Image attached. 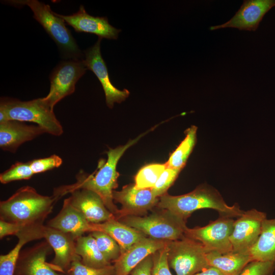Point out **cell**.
<instances>
[{"instance_id": "31", "label": "cell", "mask_w": 275, "mask_h": 275, "mask_svg": "<svg viewBox=\"0 0 275 275\" xmlns=\"http://www.w3.org/2000/svg\"><path fill=\"white\" fill-rule=\"evenodd\" d=\"M181 171L167 167L151 188L154 195L159 198L167 193V190L173 185Z\"/></svg>"}, {"instance_id": "17", "label": "cell", "mask_w": 275, "mask_h": 275, "mask_svg": "<svg viewBox=\"0 0 275 275\" xmlns=\"http://www.w3.org/2000/svg\"><path fill=\"white\" fill-rule=\"evenodd\" d=\"M56 14L77 32L94 34L101 38L117 39L121 32V30L111 25L106 17H94L89 15L82 5L80 6L76 13L72 15Z\"/></svg>"}, {"instance_id": "25", "label": "cell", "mask_w": 275, "mask_h": 275, "mask_svg": "<svg viewBox=\"0 0 275 275\" xmlns=\"http://www.w3.org/2000/svg\"><path fill=\"white\" fill-rule=\"evenodd\" d=\"M197 127L191 126L185 131V136L170 155L166 163L167 167L182 170L191 154L197 141Z\"/></svg>"}, {"instance_id": "9", "label": "cell", "mask_w": 275, "mask_h": 275, "mask_svg": "<svg viewBox=\"0 0 275 275\" xmlns=\"http://www.w3.org/2000/svg\"><path fill=\"white\" fill-rule=\"evenodd\" d=\"M87 70L83 59H68L61 62L50 76V90L43 97L53 109L54 105L75 91L77 81Z\"/></svg>"}, {"instance_id": "2", "label": "cell", "mask_w": 275, "mask_h": 275, "mask_svg": "<svg viewBox=\"0 0 275 275\" xmlns=\"http://www.w3.org/2000/svg\"><path fill=\"white\" fill-rule=\"evenodd\" d=\"M57 200L53 195L39 194L32 186L21 187L8 199L1 201V219L22 226L43 225Z\"/></svg>"}, {"instance_id": "20", "label": "cell", "mask_w": 275, "mask_h": 275, "mask_svg": "<svg viewBox=\"0 0 275 275\" xmlns=\"http://www.w3.org/2000/svg\"><path fill=\"white\" fill-rule=\"evenodd\" d=\"M46 226L69 234L75 239L86 232L95 231L93 224L71 204L68 198L64 200L59 213L48 221Z\"/></svg>"}, {"instance_id": "13", "label": "cell", "mask_w": 275, "mask_h": 275, "mask_svg": "<svg viewBox=\"0 0 275 275\" xmlns=\"http://www.w3.org/2000/svg\"><path fill=\"white\" fill-rule=\"evenodd\" d=\"M275 7V0H244L235 15L222 24L211 26L210 31L225 28L255 31L264 15Z\"/></svg>"}, {"instance_id": "11", "label": "cell", "mask_w": 275, "mask_h": 275, "mask_svg": "<svg viewBox=\"0 0 275 275\" xmlns=\"http://www.w3.org/2000/svg\"><path fill=\"white\" fill-rule=\"evenodd\" d=\"M113 198L122 206L117 220L127 216L143 215L157 206L159 199L151 188H138L134 184L126 185L120 191L114 190Z\"/></svg>"}, {"instance_id": "36", "label": "cell", "mask_w": 275, "mask_h": 275, "mask_svg": "<svg viewBox=\"0 0 275 275\" xmlns=\"http://www.w3.org/2000/svg\"><path fill=\"white\" fill-rule=\"evenodd\" d=\"M22 225L7 222L0 219V238L2 239L9 235H16Z\"/></svg>"}, {"instance_id": "32", "label": "cell", "mask_w": 275, "mask_h": 275, "mask_svg": "<svg viewBox=\"0 0 275 275\" xmlns=\"http://www.w3.org/2000/svg\"><path fill=\"white\" fill-rule=\"evenodd\" d=\"M274 269V262L253 260L237 275H272Z\"/></svg>"}, {"instance_id": "23", "label": "cell", "mask_w": 275, "mask_h": 275, "mask_svg": "<svg viewBox=\"0 0 275 275\" xmlns=\"http://www.w3.org/2000/svg\"><path fill=\"white\" fill-rule=\"evenodd\" d=\"M253 260L275 262V218H266L261 234L249 251Z\"/></svg>"}, {"instance_id": "8", "label": "cell", "mask_w": 275, "mask_h": 275, "mask_svg": "<svg viewBox=\"0 0 275 275\" xmlns=\"http://www.w3.org/2000/svg\"><path fill=\"white\" fill-rule=\"evenodd\" d=\"M234 222L232 217L220 215L205 226L187 228L185 236L201 242L208 252H230L233 251V248L230 237Z\"/></svg>"}, {"instance_id": "1", "label": "cell", "mask_w": 275, "mask_h": 275, "mask_svg": "<svg viewBox=\"0 0 275 275\" xmlns=\"http://www.w3.org/2000/svg\"><path fill=\"white\" fill-rule=\"evenodd\" d=\"M141 136L142 135L129 141L125 145L109 149L107 152V160L103 164H99L98 170L95 175H88L81 170L76 176L75 183L56 188L53 195L59 200L75 189H86L93 191L100 197L107 208L116 218L119 209L114 203L113 192L118 187L119 174L117 171V165L125 151L135 144Z\"/></svg>"}, {"instance_id": "35", "label": "cell", "mask_w": 275, "mask_h": 275, "mask_svg": "<svg viewBox=\"0 0 275 275\" xmlns=\"http://www.w3.org/2000/svg\"><path fill=\"white\" fill-rule=\"evenodd\" d=\"M153 267L152 254L139 263L130 272L131 275H152Z\"/></svg>"}, {"instance_id": "26", "label": "cell", "mask_w": 275, "mask_h": 275, "mask_svg": "<svg viewBox=\"0 0 275 275\" xmlns=\"http://www.w3.org/2000/svg\"><path fill=\"white\" fill-rule=\"evenodd\" d=\"M17 238L18 241L15 247L7 254L0 256V275H14L22 247L33 240L31 237L26 234L20 235Z\"/></svg>"}, {"instance_id": "16", "label": "cell", "mask_w": 275, "mask_h": 275, "mask_svg": "<svg viewBox=\"0 0 275 275\" xmlns=\"http://www.w3.org/2000/svg\"><path fill=\"white\" fill-rule=\"evenodd\" d=\"M71 204L91 224H100L116 219L105 205L100 197L93 191L77 189L70 193Z\"/></svg>"}, {"instance_id": "18", "label": "cell", "mask_w": 275, "mask_h": 275, "mask_svg": "<svg viewBox=\"0 0 275 275\" xmlns=\"http://www.w3.org/2000/svg\"><path fill=\"white\" fill-rule=\"evenodd\" d=\"M169 241L146 237L121 254L114 263V275H129L147 257L166 246Z\"/></svg>"}, {"instance_id": "27", "label": "cell", "mask_w": 275, "mask_h": 275, "mask_svg": "<svg viewBox=\"0 0 275 275\" xmlns=\"http://www.w3.org/2000/svg\"><path fill=\"white\" fill-rule=\"evenodd\" d=\"M166 163H152L142 168L135 176V186L138 188H151L164 169Z\"/></svg>"}, {"instance_id": "37", "label": "cell", "mask_w": 275, "mask_h": 275, "mask_svg": "<svg viewBox=\"0 0 275 275\" xmlns=\"http://www.w3.org/2000/svg\"><path fill=\"white\" fill-rule=\"evenodd\" d=\"M195 275H225L215 267L210 266Z\"/></svg>"}, {"instance_id": "3", "label": "cell", "mask_w": 275, "mask_h": 275, "mask_svg": "<svg viewBox=\"0 0 275 275\" xmlns=\"http://www.w3.org/2000/svg\"><path fill=\"white\" fill-rule=\"evenodd\" d=\"M159 209H167L186 221L194 211L209 208L216 210L220 215L239 217L244 212L237 204L228 205L219 192L208 184L198 186L192 191L179 196L168 193L159 198L157 205Z\"/></svg>"}, {"instance_id": "30", "label": "cell", "mask_w": 275, "mask_h": 275, "mask_svg": "<svg viewBox=\"0 0 275 275\" xmlns=\"http://www.w3.org/2000/svg\"><path fill=\"white\" fill-rule=\"evenodd\" d=\"M114 265L100 268H93L84 264L80 257L72 262L66 275H114Z\"/></svg>"}, {"instance_id": "22", "label": "cell", "mask_w": 275, "mask_h": 275, "mask_svg": "<svg viewBox=\"0 0 275 275\" xmlns=\"http://www.w3.org/2000/svg\"><path fill=\"white\" fill-rule=\"evenodd\" d=\"M206 258L209 266L215 267L225 275H237L253 261L249 253L234 251L224 254L209 252L206 254Z\"/></svg>"}, {"instance_id": "6", "label": "cell", "mask_w": 275, "mask_h": 275, "mask_svg": "<svg viewBox=\"0 0 275 275\" xmlns=\"http://www.w3.org/2000/svg\"><path fill=\"white\" fill-rule=\"evenodd\" d=\"M160 209L148 215L127 216L118 221L154 239L173 241L184 237L186 220L168 210Z\"/></svg>"}, {"instance_id": "7", "label": "cell", "mask_w": 275, "mask_h": 275, "mask_svg": "<svg viewBox=\"0 0 275 275\" xmlns=\"http://www.w3.org/2000/svg\"><path fill=\"white\" fill-rule=\"evenodd\" d=\"M169 266L176 275H195L210 267L203 245L196 240L184 237L169 241L168 244Z\"/></svg>"}, {"instance_id": "29", "label": "cell", "mask_w": 275, "mask_h": 275, "mask_svg": "<svg viewBox=\"0 0 275 275\" xmlns=\"http://www.w3.org/2000/svg\"><path fill=\"white\" fill-rule=\"evenodd\" d=\"M34 175L29 161L26 162L17 161L0 175V182L3 184L21 180H28Z\"/></svg>"}, {"instance_id": "33", "label": "cell", "mask_w": 275, "mask_h": 275, "mask_svg": "<svg viewBox=\"0 0 275 275\" xmlns=\"http://www.w3.org/2000/svg\"><path fill=\"white\" fill-rule=\"evenodd\" d=\"M168 251L167 244L152 254V275H172L169 269Z\"/></svg>"}, {"instance_id": "4", "label": "cell", "mask_w": 275, "mask_h": 275, "mask_svg": "<svg viewBox=\"0 0 275 275\" xmlns=\"http://www.w3.org/2000/svg\"><path fill=\"white\" fill-rule=\"evenodd\" d=\"M8 120L30 122L42 128L46 133L60 136L63 128L53 109L43 98L29 101L2 97L0 102V123Z\"/></svg>"}, {"instance_id": "14", "label": "cell", "mask_w": 275, "mask_h": 275, "mask_svg": "<svg viewBox=\"0 0 275 275\" xmlns=\"http://www.w3.org/2000/svg\"><path fill=\"white\" fill-rule=\"evenodd\" d=\"M52 250L45 240L20 252L14 275H64L46 261Z\"/></svg>"}, {"instance_id": "10", "label": "cell", "mask_w": 275, "mask_h": 275, "mask_svg": "<svg viewBox=\"0 0 275 275\" xmlns=\"http://www.w3.org/2000/svg\"><path fill=\"white\" fill-rule=\"evenodd\" d=\"M266 218L265 212L255 209L244 211L235 221L230 237L233 251L249 253L257 241Z\"/></svg>"}, {"instance_id": "28", "label": "cell", "mask_w": 275, "mask_h": 275, "mask_svg": "<svg viewBox=\"0 0 275 275\" xmlns=\"http://www.w3.org/2000/svg\"><path fill=\"white\" fill-rule=\"evenodd\" d=\"M95 238L97 246L104 258L109 262H114L121 254L118 243L105 232L95 231L90 233Z\"/></svg>"}, {"instance_id": "19", "label": "cell", "mask_w": 275, "mask_h": 275, "mask_svg": "<svg viewBox=\"0 0 275 275\" xmlns=\"http://www.w3.org/2000/svg\"><path fill=\"white\" fill-rule=\"evenodd\" d=\"M44 133L45 130L37 125L8 120L0 123V147L3 150L15 153L21 145Z\"/></svg>"}, {"instance_id": "5", "label": "cell", "mask_w": 275, "mask_h": 275, "mask_svg": "<svg viewBox=\"0 0 275 275\" xmlns=\"http://www.w3.org/2000/svg\"><path fill=\"white\" fill-rule=\"evenodd\" d=\"M13 6H29L34 18L40 23L56 43L63 55L69 59L81 60L82 56L65 21L52 12L48 5L37 0L7 1Z\"/></svg>"}, {"instance_id": "24", "label": "cell", "mask_w": 275, "mask_h": 275, "mask_svg": "<svg viewBox=\"0 0 275 275\" xmlns=\"http://www.w3.org/2000/svg\"><path fill=\"white\" fill-rule=\"evenodd\" d=\"M75 248L82 263L88 266L100 268L112 265L100 252L95 238L91 234L77 238Z\"/></svg>"}, {"instance_id": "15", "label": "cell", "mask_w": 275, "mask_h": 275, "mask_svg": "<svg viewBox=\"0 0 275 275\" xmlns=\"http://www.w3.org/2000/svg\"><path fill=\"white\" fill-rule=\"evenodd\" d=\"M44 238L50 244L55 255L50 262L57 271L66 274L77 255L75 238L71 235L45 226Z\"/></svg>"}, {"instance_id": "12", "label": "cell", "mask_w": 275, "mask_h": 275, "mask_svg": "<svg viewBox=\"0 0 275 275\" xmlns=\"http://www.w3.org/2000/svg\"><path fill=\"white\" fill-rule=\"evenodd\" d=\"M101 38L98 37L94 45L84 51L83 61L87 69L91 70L100 81L105 93L106 104L112 108L114 103L124 101L130 93L127 89L119 90L111 82L106 64L101 53Z\"/></svg>"}, {"instance_id": "21", "label": "cell", "mask_w": 275, "mask_h": 275, "mask_svg": "<svg viewBox=\"0 0 275 275\" xmlns=\"http://www.w3.org/2000/svg\"><path fill=\"white\" fill-rule=\"evenodd\" d=\"M95 231L106 233L118 243L121 254L147 237L142 232L130 227L117 219H111L100 224H93Z\"/></svg>"}, {"instance_id": "34", "label": "cell", "mask_w": 275, "mask_h": 275, "mask_svg": "<svg viewBox=\"0 0 275 275\" xmlns=\"http://www.w3.org/2000/svg\"><path fill=\"white\" fill-rule=\"evenodd\" d=\"M62 158L55 154L43 158L29 161L30 165L34 174L45 172L59 167L62 163Z\"/></svg>"}]
</instances>
